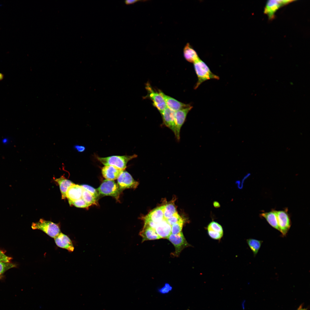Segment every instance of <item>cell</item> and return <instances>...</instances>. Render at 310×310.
Segmentation results:
<instances>
[{"instance_id":"cell-1","label":"cell","mask_w":310,"mask_h":310,"mask_svg":"<svg viewBox=\"0 0 310 310\" xmlns=\"http://www.w3.org/2000/svg\"><path fill=\"white\" fill-rule=\"evenodd\" d=\"M197 81L194 87L196 89L204 82L211 79L219 80L218 76L213 73L207 65L199 59L193 63Z\"/></svg>"},{"instance_id":"cell-2","label":"cell","mask_w":310,"mask_h":310,"mask_svg":"<svg viewBox=\"0 0 310 310\" xmlns=\"http://www.w3.org/2000/svg\"><path fill=\"white\" fill-rule=\"evenodd\" d=\"M137 155L113 156L105 157H97V160L105 166L113 165L125 170L129 160L136 158Z\"/></svg>"},{"instance_id":"cell-3","label":"cell","mask_w":310,"mask_h":310,"mask_svg":"<svg viewBox=\"0 0 310 310\" xmlns=\"http://www.w3.org/2000/svg\"><path fill=\"white\" fill-rule=\"evenodd\" d=\"M31 227L34 230H40L54 239L61 232L58 224L42 218L36 222L32 223Z\"/></svg>"},{"instance_id":"cell-4","label":"cell","mask_w":310,"mask_h":310,"mask_svg":"<svg viewBox=\"0 0 310 310\" xmlns=\"http://www.w3.org/2000/svg\"><path fill=\"white\" fill-rule=\"evenodd\" d=\"M97 190L99 193L103 196H110L117 199L119 198L121 190L114 180H104Z\"/></svg>"},{"instance_id":"cell-5","label":"cell","mask_w":310,"mask_h":310,"mask_svg":"<svg viewBox=\"0 0 310 310\" xmlns=\"http://www.w3.org/2000/svg\"><path fill=\"white\" fill-rule=\"evenodd\" d=\"M167 239L175 247V252L171 254L174 257H178L184 249L191 246L187 241L182 232L176 235L171 234Z\"/></svg>"},{"instance_id":"cell-6","label":"cell","mask_w":310,"mask_h":310,"mask_svg":"<svg viewBox=\"0 0 310 310\" xmlns=\"http://www.w3.org/2000/svg\"><path fill=\"white\" fill-rule=\"evenodd\" d=\"M294 0H270L267 2L264 8V12L269 20L274 18L276 11L279 8L287 5Z\"/></svg>"},{"instance_id":"cell-7","label":"cell","mask_w":310,"mask_h":310,"mask_svg":"<svg viewBox=\"0 0 310 310\" xmlns=\"http://www.w3.org/2000/svg\"><path fill=\"white\" fill-rule=\"evenodd\" d=\"M145 88L147 92L146 97H148L153 102V105L160 112H162L166 107V106L162 96L159 93L155 91L149 83H147Z\"/></svg>"},{"instance_id":"cell-8","label":"cell","mask_w":310,"mask_h":310,"mask_svg":"<svg viewBox=\"0 0 310 310\" xmlns=\"http://www.w3.org/2000/svg\"><path fill=\"white\" fill-rule=\"evenodd\" d=\"M192 107V106L190 105L187 107L175 112V131L174 134L178 141L180 139L181 128L185 121L188 113Z\"/></svg>"},{"instance_id":"cell-9","label":"cell","mask_w":310,"mask_h":310,"mask_svg":"<svg viewBox=\"0 0 310 310\" xmlns=\"http://www.w3.org/2000/svg\"><path fill=\"white\" fill-rule=\"evenodd\" d=\"M279 231L283 237L286 236L291 226L290 219L288 213L287 209L283 210L276 211Z\"/></svg>"},{"instance_id":"cell-10","label":"cell","mask_w":310,"mask_h":310,"mask_svg":"<svg viewBox=\"0 0 310 310\" xmlns=\"http://www.w3.org/2000/svg\"><path fill=\"white\" fill-rule=\"evenodd\" d=\"M138 183L135 180L131 175L124 171L117 178V185L121 190L125 189L135 188Z\"/></svg>"},{"instance_id":"cell-11","label":"cell","mask_w":310,"mask_h":310,"mask_svg":"<svg viewBox=\"0 0 310 310\" xmlns=\"http://www.w3.org/2000/svg\"><path fill=\"white\" fill-rule=\"evenodd\" d=\"M208 234L211 239L220 241L222 237L224 232L222 226L218 223L212 221L206 227Z\"/></svg>"},{"instance_id":"cell-12","label":"cell","mask_w":310,"mask_h":310,"mask_svg":"<svg viewBox=\"0 0 310 310\" xmlns=\"http://www.w3.org/2000/svg\"><path fill=\"white\" fill-rule=\"evenodd\" d=\"M158 92L164 98L166 107L175 112L189 106L190 105L181 102L165 94L160 90Z\"/></svg>"},{"instance_id":"cell-13","label":"cell","mask_w":310,"mask_h":310,"mask_svg":"<svg viewBox=\"0 0 310 310\" xmlns=\"http://www.w3.org/2000/svg\"><path fill=\"white\" fill-rule=\"evenodd\" d=\"M124 170L113 165L105 166L101 170L103 177L106 179L114 180L117 179Z\"/></svg>"},{"instance_id":"cell-14","label":"cell","mask_w":310,"mask_h":310,"mask_svg":"<svg viewBox=\"0 0 310 310\" xmlns=\"http://www.w3.org/2000/svg\"><path fill=\"white\" fill-rule=\"evenodd\" d=\"M175 112L167 107L160 112L163 124L170 129L174 133L175 131Z\"/></svg>"},{"instance_id":"cell-15","label":"cell","mask_w":310,"mask_h":310,"mask_svg":"<svg viewBox=\"0 0 310 310\" xmlns=\"http://www.w3.org/2000/svg\"><path fill=\"white\" fill-rule=\"evenodd\" d=\"M54 239L55 244L59 247L66 249L70 252L74 251V247L72 241L65 234L61 232Z\"/></svg>"},{"instance_id":"cell-16","label":"cell","mask_w":310,"mask_h":310,"mask_svg":"<svg viewBox=\"0 0 310 310\" xmlns=\"http://www.w3.org/2000/svg\"><path fill=\"white\" fill-rule=\"evenodd\" d=\"M83 189L81 185L74 184L70 186L68 188L66 194L69 202L81 198Z\"/></svg>"},{"instance_id":"cell-17","label":"cell","mask_w":310,"mask_h":310,"mask_svg":"<svg viewBox=\"0 0 310 310\" xmlns=\"http://www.w3.org/2000/svg\"><path fill=\"white\" fill-rule=\"evenodd\" d=\"M155 230L160 239H167L171 234V226L164 218L158 223Z\"/></svg>"},{"instance_id":"cell-18","label":"cell","mask_w":310,"mask_h":310,"mask_svg":"<svg viewBox=\"0 0 310 310\" xmlns=\"http://www.w3.org/2000/svg\"><path fill=\"white\" fill-rule=\"evenodd\" d=\"M164 206H162L154 209L145 217L154 222L158 223L164 219Z\"/></svg>"},{"instance_id":"cell-19","label":"cell","mask_w":310,"mask_h":310,"mask_svg":"<svg viewBox=\"0 0 310 310\" xmlns=\"http://www.w3.org/2000/svg\"><path fill=\"white\" fill-rule=\"evenodd\" d=\"M139 235L142 238V242L146 241L160 239L154 229L146 226H144Z\"/></svg>"},{"instance_id":"cell-20","label":"cell","mask_w":310,"mask_h":310,"mask_svg":"<svg viewBox=\"0 0 310 310\" xmlns=\"http://www.w3.org/2000/svg\"><path fill=\"white\" fill-rule=\"evenodd\" d=\"M183 53L185 59L189 62L194 63L199 59L196 51L189 43L184 47Z\"/></svg>"},{"instance_id":"cell-21","label":"cell","mask_w":310,"mask_h":310,"mask_svg":"<svg viewBox=\"0 0 310 310\" xmlns=\"http://www.w3.org/2000/svg\"><path fill=\"white\" fill-rule=\"evenodd\" d=\"M54 180L59 185L61 194L62 199H65L66 198V194L68 188L74 183L63 176L59 178L55 179Z\"/></svg>"},{"instance_id":"cell-22","label":"cell","mask_w":310,"mask_h":310,"mask_svg":"<svg viewBox=\"0 0 310 310\" xmlns=\"http://www.w3.org/2000/svg\"><path fill=\"white\" fill-rule=\"evenodd\" d=\"M260 215L266 220L268 223L272 227L279 231L276 210H272L269 212L262 213Z\"/></svg>"},{"instance_id":"cell-23","label":"cell","mask_w":310,"mask_h":310,"mask_svg":"<svg viewBox=\"0 0 310 310\" xmlns=\"http://www.w3.org/2000/svg\"><path fill=\"white\" fill-rule=\"evenodd\" d=\"M263 242L262 241L252 238L246 240V242L254 256L258 253Z\"/></svg>"},{"instance_id":"cell-24","label":"cell","mask_w":310,"mask_h":310,"mask_svg":"<svg viewBox=\"0 0 310 310\" xmlns=\"http://www.w3.org/2000/svg\"><path fill=\"white\" fill-rule=\"evenodd\" d=\"M82 198L90 206L97 204V199L89 192L84 188Z\"/></svg>"},{"instance_id":"cell-25","label":"cell","mask_w":310,"mask_h":310,"mask_svg":"<svg viewBox=\"0 0 310 310\" xmlns=\"http://www.w3.org/2000/svg\"><path fill=\"white\" fill-rule=\"evenodd\" d=\"M164 218L166 219L177 212L174 204L170 203L164 205Z\"/></svg>"},{"instance_id":"cell-26","label":"cell","mask_w":310,"mask_h":310,"mask_svg":"<svg viewBox=\"0 0 310 310\" xmlns=\"http://www.w3.org/2000/svg\"><path fill=\"white\" fill-rule=\"evenodd\" d=\"M184 223V220L181 219L171 226V234H177L181 232Z\"/></svg>"},{"instance_id":"cell-27","label":"cell","mask_w":310,"mask_h":310,"mask_svg":"<svg viewBox=\"0 0 310 310\" xmlns=\"http://www.w3.org/2000/svg\"><path fill=\"white\" fill-rule=\"evenodd\" d=\"M69 203L70 205H73L76 207L80 208H87L90 206L82 198Z\"/></svg>"},{"instance_id":"cell-28","label":"cell","mask_w":310,"mask_h":310,"mask_svg":"<svg viewBox=\"0 0 310 310\" xmlns=\"http://www.w3.org/2000/svg\"><path fill=\"white\" fill-rule=\"evenodd\" d=\"M15 266L14 264L9 262H0V275L6 271Z\"/></svg>"},{"instance_id":"cell-29","label":"cell","mask_w":310,"mask_h":310,"mask_svg":"<svg viewBox=\"0 0 310 310\" xmlns=\"http://www.w3.org/2000/svg\"><path fill=\"white\" fill-rule=\"evenodd\" d=\"M182 219V218L177 212L169 218L166 219V220L168 223L172 226L174 224Z\"/></svg>"},{"instance_id":"cell-30","label":"cell","mask_w":310,"mask_h":310,"mask_svg":"<svg viewBox=\"0 0 310 310\" xmlns=\"http://www.w3.org/2000/svg\"><path fill=\"white\" fill-rule=\"evenodd\" d=\"M81 186L84 189L89 192L97 199L100 195L97 189L88 185H82Z\"/></svg>"},{"instance_id":"cell-31","label":"cell","mask_w":310,"mask_h":310,"mask_svg":"<svg viewBox=\"0 0 310 310\" xmlns=\"http://www.w3.org/2000/svg\"><path fill=\"white\" fill-rule=\"evenodd\" d=\"M173 289L172 287L168 283H165L164 286L158 289L159 293L162 294H165L168 293Z\"/></svg>"},{"instance_id":"cell-32","label":"cell","mask_w":310,"mask_h":310,"mask_svg":"<svg viewBox=\"0 0 310 310\" xmlns=\"http://www.w3.org/2000/svg\"><path fill=\"white\" fill-rule=\"evenodd\" d=\"M11 259V257L6 256L0 250V262H9Z\"/></svg>"},{"instance_id":"cell-33","label":"cell","mask_w":310,"mask_h":310,"mask_svg":"<svg viewBox=\"0 0 310 310\" xmlns=\"http://www.w3.org/2000/svg\"><path fill=\"white\" fill-rule=\"evenodd\" d=\"M73 148L74 149L76 150L78 152H82L85 150V147L82 146L78 145H75L73 146Z\"/></svg>"},{"instance_id":"cell-34","label":"cell","mask_w":310,"mask_h":310,"mask_svg":"<svg viewBox=\"0 0 310 310\" xmlns=\"http://www.w3.org/2000/svg\"><path fill=\"white\" fill-rule=\"evenodd\" d=\"M139 1H144L137 0H127L125 1V4L127 5H130Z\"/></svg>"},{"instance_id":"cell-35","label":"cell","mask_w":310,"mask_h":310,"mask_svg":"<svg viewBox=\"0 0 310 310\" xmlns=\"http://www.w3.org/2000/svg\"><path fill=\"white\" fill-rule=\"evenodd\" d=\"M213 205L214 207L216 208H218L220 206V205L218 202L215 201L213 203Z\"/></svg>"},{"instance_id":"cell-36","label":"cell","mask_w":310,"mask_h":310,"mask_svg":"<svg viewBox=\"0 0 310 310\" xmlns=\"http://www.w3.org/2000/svg\"><path fill=\"white\" fill-rule=\"evenodd\" d=\"M297 310H307V309L302 308V305H301Z\"/></svg>"},{"instance_id":"cell-37","label":"cell","mask_w":310,"mask_h":310,"mask_svg":"<svg viewBox=\"0 0 310 310\" xmlns=\"http://www.w3.org/2000/svg\"><path fill=\"white\" fill-rule=\"evenodd\" d=\"M187 310H190L189 309H188Z\"/></svg>"}]
</instances>
